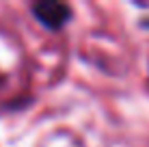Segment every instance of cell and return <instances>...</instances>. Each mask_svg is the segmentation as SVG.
Returning <instances> with one entry per match:
<instances>
[{"label":"cell","instance_id":"1","mask_svg":"<svg viewBox=\"0 0 149 147\" xmlns=\"http://www.w3.org/2000/svg\"><path fill=\"white\" fill-rule=\"evenodd\" d=\"M35 15L48 28H61L69 20V9L61 2H39L33 7Z\"/></svg>","mask_w":149,"mask_h":147}]
</instances>
